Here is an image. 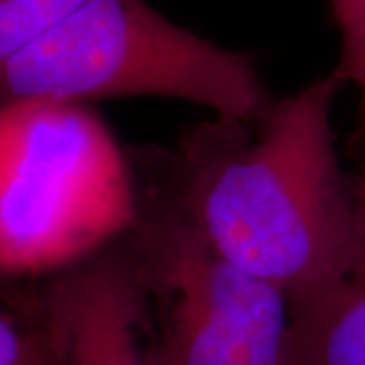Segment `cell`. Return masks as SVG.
I'll return each instance as SVG.
<instances>
[{"mask_svg": "<svg viewBox=\"0 0 365 365\" xmlns=\"http://www.w3.org/2000/svg\"><path fill=\"white\" fill-rule=\"evenodd\" d=\"M359 144H365V100L359 104Z\"/></svg>", "mask_w": 365, "mask_h": 365, "instance_id": "cell-10", "label": "cell"}, {"mask_svg": "<svg viewBox=\"0 0 365 365\" xmlns=\"http://www.w3.org/2000/svg\"><path fill=\"white\" fill-rule=\"evenodd\" d=\"M138 189L88 104L0 102V272H63L130 234Z\"/></svg>", "mask_w": 365, "mask_h": 365, "instance_id": "cell-3", "label": "cell"}, {"mask_svg": "<svg viewBox=\"0 0 365 365\" xmlns=\"http://www.w3.org/2000/svg\"><path fill=\"white\" fill-rule=\"evenodd\" d=\"M126 246L157 311V365H294L292 302L235 268L167 197H138Z\"/></svg>", "mask_w": 365, "mask_h": 365, "instance_id": "cell-4", "label": "cell"}, {"mask_svg": "<svg viewBox=\"0 0 365 365\" xmlns=\"http://www.w3.org/2000/svg\"><path fill=\"white\" fill-rule=\"evenodd\" d=\"M331 9L339 31V59L331 73L365 100V0H331Z\"/></svg>", "mask_w": 365, "mask_h": 365, "instance_id": "cell-8", "label": "cell"}, {"mask_svg": "<svg viewBox=\"0 0 365 365\" xmlns=\"http://www.w3.org/2000/svg\"><path fill=\"white\" fill-rule=\"evenodd\" d=\"M143 278L124 237L63 270L33 325L49 365H157Z\"/></svg>", "mask_w": 365, "mask_h": 365, "instance_id": "cell-5", "label": "cell"}, {"mask_svg": "<svg viewBox=\"0 0 365 365\" xmlns=\"http://www.w3.org/2000/svg\"><path fill=\"white\" fill-rule=\"evenodd\" d=\"M112 98L181 100L244 124L276 102L250 53L215 45L146 0H88L0 69V102Z\"/></svg>", "mask_w": 365, "mask_h": 365, "instance_id": "cell-2", "label": "cell"}, {"mask_svg": "<svg viewBox=\"0 0 365 365\" xmlns=\"http://www.w3.org/2000/svg\"><path fill=\"white\" fill-rule=\"evenodd\" d=\"M333 73L276 100L250 124L217 118L182 144L173 203L222 258L280 288L292 304L333 287L351 258L355 187L331 112Z\"/></svg>", "mask_w": 365, "mask_h": 365, "instance_id": "cell-1", "label": "cell"}, {"mask_svg": "<svg viewBox=\"0 0 365 365\" xmlns=\"http://www.w3.org/2000/svg\"><path fill=\"white\" fill-rule=\"evenodd\" d=\"M0 365H49L33 327L19 325L0 311Z\"/></svg>", "mask_w": 365, "mask_h": 365, "instance_id": "cell-9", "label": "cell"}, {"mask_svg": "<svg viewBox=\"0 0 365 365\" xmlns=\"http://www.w3.org/2000/svg\"><path fill=\"white\" fill-rule=\"evenodd\" d=\"M88 0H0V69Z\"/></svg>", "mask_w": 365, "mask_h": 365, "instance_id": "cell-7", "label": "cell"}, {"mask_svg": "<svg viewBox=\"0 0 365 365\" xmlns=\"http://www.w3.org/2000/svg\"><path fill=\"white\" fill-rule=\"evenodd\" d=\"M355 187L357 227L341 278L314 299L292 304L294 365H365V146Z\"/></svg>", "mask_w": 365, "mask_h": 365, "instance_id": "cell-6", "label": "cell"}]
</instances>
